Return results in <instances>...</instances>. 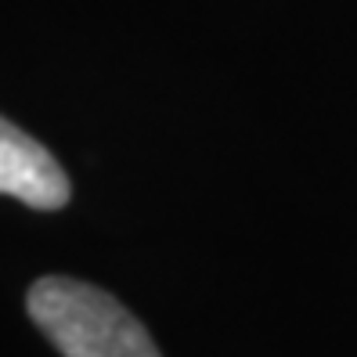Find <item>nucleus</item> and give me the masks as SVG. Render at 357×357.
<instances>
[{
	"label": "nucleus",
	"mask_w": 357,
	"mask_h": 357,
	"mask_svg": "<svg viewBox=\"0 0 357 357\" xmlns=\"http://www.w3.org/2000/svg\"><path fill=\"white\" fill-rule=\"evenodd\" d=\"M26 310L61 357H162L149 328L98 285L47 275L33 282Z\"/></svg>",
	"instance_id": "1"
},
{
	"label": "nucleus",
	"mask_w": 357,
	"mask_h": 357,
	"mask_svg": "<svg viewBox=\"0 0 357 357\" xmlns=\"http://www.w3.org/2000/svg\"><path fill=\"white\" fill-rule=\"evenodd\" d=\"M0 195H11L33 209H61L69 202V177L58 159L4 116H0Z\"/></svg>",
	"instance_id": "2"
}]
</instances>
